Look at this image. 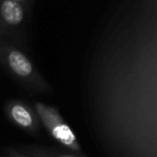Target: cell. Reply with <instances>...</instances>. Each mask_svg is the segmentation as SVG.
I'll list each match as a JSON object with an SVG mask.
<instances>
[{
  "label": "cell",
  "mask_w": 157,
  "mask_h": 157,
  "mask_svg": "<svg viewBox=\"0 0 157 157\" xmlns=\"http://www.w3.org/2000/svg\"><path fill=\"white\" fill-rule=\"evenodd\" d=\"M10 120L18 127L30 132L39 130V118L33 109L21 101H10L7 105Z\"/></svg>",
  "instance_id": "obj_5"
},
{
  "label": "cell",
  "mask_w": 157,
  "mask_h": 157,
  "mask_svg": "<svg viewBox=\"0 0 157 157\" xmlns=\"http://www.w3.org/2000/svg\"><path fill=\"white\" fill-rule=\"evenodd\" d=\"M33 109L38 118L41 121L53 139L70 151H81V146L73 131L68 126L56 108L48 105L43 102H36Z\"/></svg>",
  "instance_id": "obj_3"
},
{
  "label": "cell",
  "mask_w": 157,
  "mask_h": 157,
  "mask_svg": "<svg viewBox=\"0 0 157 157\" xmlns=\"http://www.w3.org/2000/svg\"><path fill=\"white\" fill-rule=\"evenodd\" d=\"M17 151L33 157H78V156H74V155L60 154V153H56V152H53V151L44 150V148H40V147H24V148H20Z\"/></svg>",
  "instance_id": "obj_6"
},
{
  "label": "cell",
  "mask_w": 157,
  "mask_h": 157,
  "mask_svg": "<svg viewBox=\"0 0 157 157\" xmlns=\"http://www.w3.org/2000/svg\"><path fill=\"white\" fill-rule=\"evenodd\" d=\"M7 156L8 157H33L27 154H24V153L18 152L17 150H14V148H9V150H7Z\"/></svg>",
  "instance_id": "obj_7"
},
{
  "label": "cell",
  "mask_w": 157,
  "mask_h": 157,
  "mask_svg": "<svg viewBox=\"0 0 157 157\" xmlns=\"http://www.w3.org/2000/svg\"><path fill=\"white\" fill-rule=\"evenodd\" d=\"M17 1H20V2H22V3H24V5H25V2H26L27 0H17Z\"/></svg>",
  "instance_id": "obj_8"
},
{
  "label": "cell",
  "mask_w": 157,
  "mask_h": 157,
  "mask_svg": "<svg viewBox=\"0 0 157 157\" xmlns=\"http://www.w3.org/2000/svg\"><path fill=\"white\" fill-rule=\"evenodd\" d=\"M25 18L26 8L24 3L17 0H0V36L20 31Z\"/></svg>",
  "instance_id": "obj_4"
},
{
  "label": "cell",
  "mask_w": 157,
  "mask_h": 157,
  "mask_svg": "<svg viewBox=\"0 0 157 157\" xmlns=\"http://www.w3.org/2000/svg\"><path fill=\"white\" fill-rule=\"evenodd\" d=\"M93 43L85 103L114 157H157V0H115Z\"/></svg>",
  "instance_id": "obj_1"
},
{
  "label": "cell",
  "mask_w": 157,
  "mask_h": 157,
  "mask_svg": "<svg viewBox=\"0 0 157 157\" xmlns=\"http://www.w3.org/2000/svg\"><path fill=\"white\" fill-rule=\"evenodd\" d=\"M0 61L7 71L25 86L37 92L52 93V87L43 78L33 61L22 51L8 42H0Z\"/></svg>",
  "instance_id": "obj_2"
}]
</instances>
